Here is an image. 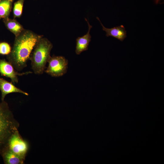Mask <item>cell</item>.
Instances as JSON below:
<instances>
[{
	"label": "cell",
	"mask_w": 164,
	"mask_h": 164,
	"mask_svg": "<svg viewBox=\"0 0 164 164\" xmlns=\"http://www.w3.org/2000/svg\"><path fill=\"white\" fill-rule=\"evenodd\" d=\"M7 147L13 152L25 159L29 149V145L27 142L22 138L18 130L9 138Z\"/></svg>",
	"instance_id": "cell-5"
},
{
	"label": "cell",
	"mask_w": 164,
	"mask_h": 164,
	"mask_svg": "<svg viewBox=\"0 0 164 164\" xmlns=\"http://www.w3.org/2000/svg\"><path fill=\"white\" fill-rule=\"evenodd\" d=\"M0 90L1 93V101H4L6 96L11 93H18L29 95L28 93L15 86L12 82H9L0 77Z\"/></svg>",
	"instance_id": "cell-7"
},
{
	"label": "cell",
	"mask_w": 164,
	"mask_h": 164,
	"mask_svg": "<svg viewBox=\"0 0 164 164\" xmlns=\"http://www.w3.org/2000/svg\"><path fill=\"white\" fill-rule=\"evenodd\" d=\"M97 19L100 22L103 30L106 32L107 36H111L121 41L127 37L126 31L123 25H121L110 29L107 28L103 25L98 17H97Z\"/></svg>",
	"instance_id": "cell-9"
},
{
	"label": "cell",
	"mask_w": 164,
	"mask_h": 164,
	"mask_svg": "<svg viewBox=\"0 0 164 164\" xmlns=\"http://www.w3.org/2000/svg\"><path fill=\"white\" fill-rule=\"evenodd\" d=\"M48 62V66L44 72L52 77H59L65 74L68 68V61L64 56L53 55Z\"/></svg>",
	"instance_id": "cell-4"
},
{
	"label": "cell",
	"mask_w": 164,
	"mask_h": 164,
	"mask_svg": "<svg viewBox=\"0 0 164 164\" xmlns=\"http://www.w3.org/2000/svg\"><path fill=\"white\" fill-rule=\"evenodd\" d=\"M14 0H1L0 1V19L8 18L12 8Z\"/></svg>",
	"instance_id": "cell-12"
},
{
	"label": "cell",
	"mask_w": 164,
	"mask_h": 164,
	"mask_svg": "<svg viewBox=\"0 0 164 164\" xmlns=\"http://www.w3.org/2000/svg\"><path fill=\"white\" fill-rule=\"evenodd\" d=\"M53 47L51 42L43 36L37 41L29 59L35 74L39 75L43 73L46 68V63L51 56L50 53Z\"/></svg>",
	"instance_id": "cell-3"
},
{
	"label": "cell",
	"mask_w": 164,
	"mask_h": 164,
	"mask_svg": "<svg viewBox=\"0 0 164 164\" xmlns=\"http://www.w3.org/2000/svg\"></svg>",
	"instance_id": "cell-15"
},
{
	"label": "cell",
	"mask_w": 164,
	"mask_h": 164,
	"mask_svg": "<svg viewBox=\"0 0 164 164\" xmlns=\"http://www.w3.org/2000/svg\"><path fill=\"white\" fill-rule=\"evenodd\" d=\"M1 155L5 164H22L25 160L13 152L7 147L3 151Z\"/></svg>",
	"instance_id": "cell-10"
},
{
	"label": "cell",
	"mask_w": 164,
	"mask_h": 164,
	"mask_svg": "<svg viewBox=\"0 0 164 164\" xmlns=\"http://www.w3.org/2000/svg\"><path fill=\"white\" fill-rule=\"evenodd\" d=\"M85 19L88 25V30L87 33L82 37H79L76 39V43L75 53L77 55L80 54L82 52L88 50L89 43L91 41V36L90 31L92 26L86 18Z\"/></svg>",
	"instance_id": "cell-8"
},
{
	"label": "cell",
	"mask_w": 164,
	"mask_h": 164,
	"mask_svg": "<svg viewBox=\"0 0 164 164\" xmlns=\"http://www.w3.org/2000/svg\"><path fill=\"white\" fill-rule=\"evenodd\" d=\"M12 48L8 43L5 42L0 43V54L7 55L12 50Z\"/></svg>",
	"instance_id": "cell-14"
},
{
	"label": "cell",
	"mask_w": 164,
	"mask_h": 164,
	"mask_svg": "<svg viewBox=\"0 0 164 164\" xmlns=\"http://www.w3.org/2000/svg\"><path fill=\"white\" fill-rule=\"evenodd\" d=\"M42 36L24 29L15 37L11 52L7 55V58L16 71H20L26 67L36 44Z\"/></svg>",
	"instance_id": "cell-1"
},
{
	"label": "cell",
	"mask_w": 164,
	"mask_h": 164,
	"mask_svg": "<svg viewBox=\"0 0 164 164\" xmlns=\"http://www.w3.org/2000/svg\"><path fill=\"white\" fill-rule=\"evenodd\" d=\"M32 73L30 71L19 73L16 71L12 65L5 59H0V74L2 76L10 78L12 83H18V76L28 75Z\"/></svg>",
	"instance_id": "cell-6"
},
{
	"label": "cell",
	"mask_w": 164,
	"mask_h": 164,
	"mask_svg": "<svg viewBox=\"0 0 164 164\" xmlns=\"http://www.w3.org/2000/svg\"><path fill=\"white\" fill-rule=\"evenodd\" d=\"M3 22L7 28L15 36L19 35L24 29L23 26L15 19L9 17L3 19Z\"/></svg>",
	"instance_id": "cell-11"
},
{
	"label": "cell",
	"mask_w": 164,
	"mask_h": 164,
	"mask_svg": "<svg viewBox=\"0 0 164 164\" xmlns=\"http://www.w3.org/2000/svg\"><path fill=\"white\" fill-rule=\"evenodd\" d=\"M19 125L7 103L5 100L0 101V155L7 147L9 138L18 130Z\"/></svg>",
	"instance_id": "cell-2"
},
{
	"label": "cell",
	"mask_w": 164,
	"mask_h": 164,
	"mask_svg": "<svg viewBox=\"0 0 164 164\" xmlns=\"http://www.w3.org/2000/svg\"><path fill=\"white\" fill-rule=\"evenodd\" d=\"M25 0H18L14 3L13 13L14 19L20 18L22 14Z\"/></svg>",
	"instance_id": "cell-13"
}]
</instances>
